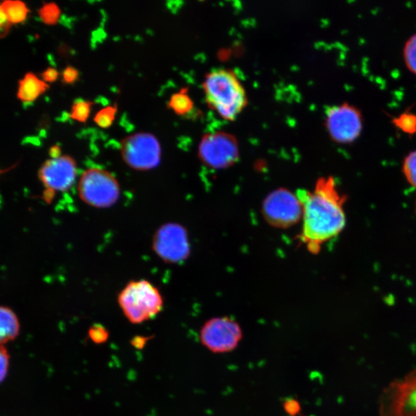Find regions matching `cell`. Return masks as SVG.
<instances>
[{"instance_id": "1", "label": "cell", "mask_w": 416, "mask_h": 416, "mask_svg": "<svg viewBox=\"0 0 416 416\" xmlns=\"http://www.w3.org/2000/svg\"><path fill=\"white\" fill-rule=\"evenodd\" d=\"M297 195L303 207L301 242L309 252L317 253L346 226V198L333 177L318 179L311 192L299 191Z\"/></svg>"}, {"instance_id": "2", "label": "cell", "mask_w": 416, "mask_h": 416, "mask_svg": "<svg viewBox=\"0 0 416 416\" xmlns=\"http://www.w3.org/2000/svg\"><path fill=\"white\" fill-rule=\"evenodd\" d=\"M203 90L208 106L225 121H235L248 103L243 84L229 69L212 70L205 77Z\"/></svg>"}, {"instance_id": "3", "label": "cell", "mask_w": 416, "mask_h": 416, "mask_svg": "<svg viewBox=\"0 0 416 416\" xmlns=\"http://www.w3.org/2000/svg\"><path fill=\"white\" fill-rule=\"evenodd\" d=\"M118 302L127 320L134 324L153 320L164 307L160 291L147 280L129 282L121 291Z\"/></svg>"}, {"instance_id": "4", "label": "cell", "mask_w": 416, "mask_h": 416, "mask_svg": "<svg viewBox=\"0 0 416 416\" xmlns=\"http://www.w3.org/2000/svg\"><path fill=\"white\" fill-rule=\"evenodd\" d=\"M78 194L86 205L96 208H107L118 202L121 187L112 173L99 167L89 168L78 182Z\"/></svg>"}, {"instance_id": "5", "label": "cell", "mask_w": 416, "mask_h": 416, "mask_svg": "<svg viewBox=\"0 0 416 416\" xmlns=\"http://www.w3.org/2000/svg\"><path fill=\"white\" fill-rule=\"evenodd\" d=\"M121 157L136 171H145L157 167L161 161V146L152 134L141 132L127 136L121 142Z\"/></svg>"}, {"instance_id": "6", "label": "cell", "mask_w": 416, "mask_h": 416, "mask_svg": "<svg viewBox=\"0 0 416 416\" xmlns=\"http://www.w3.org/2000/svg\"><path fill=\"white\" fill-rule=\"evenodd\" d=\"M243 339L240 324L229 317L207 320L200 331V342L210 352L225 354L236 350Z\"/></svg>"}, {"instance_id": "7", "label": "cell", "mask_w": 416, "mask_h": 416, "mask_svg": "<svg viewBox=\"0 0 416 416\" xmlns=\"http://www.w3.org/2000/svg\"><path fill=\"white\" fill-rule=\"evenodd\" d=\"M324 123L331 139L337 144H352L360 138L363 129L360 110L349 103L331 107Z\"/></svg>"}, {"instance_id": "8", "label": "cell", "mask_w": 416, "mask_h": 416, "mask_svg": "<svg viewBox=\"0 0 416 416\" xmlns=\"http://www.w3.org/2000/svg\"><path fill=\"white\" fill-rule=\"evenodd\" d=\"M262 213L272 226L288 229L302 219L303 207L298 195L285 189H278L270 193L264 200Z\"/></svg>"}, {"instance_id": "9", "label": "cell", "mask_w": 416, "mask_h": 416, "mask_svg": "<svg viewBox=\"0 0 416 416\" xmlns=\"http://www.w3.org/2000/svg\"><path fill=\"white\" fill-rule=\"evenodd\" d=\"M152 248L157 256L167 263L182 262L190 253L187 231L178 223L163 225L154 233Z\"/></svg>"}, {"instance_id": "10", "label": "cell", "mask_w": 416, "mask_h": 416, "mask_svg": "<svg viewBox=\"0 0 416 416\" xmlns=\"http://www.w3.org/2000/svg\"><path fill=\"white\" fill-rule=\"evenodd\" d=\"M380 406L381 416H416V369L385 390Z\"/></svg>"}, {"instance_id": "11", "label": "cell", "mask_w": 416, "mask_h": 416, "mask_svg": "<svg viewBox=\"0 0 416 416\" xmlns=\"http://www.w3.org/2000/svg\"><path fill=\"white\" fill-rule=\"evenodd\" d=\"M198 155L200 160L208 167H229L238 159V142L233 136L227 133L207 134L200 141Z\"/></svg>"}, {"instance_id": "12", "label": "cell", "mask_w": 416, "mask_h": 416, "mask_svg": "<svg viewBox=\"0 0 416 416\" xmlns=\"http://www.w3.org/2000/svg\"><path fill=\"white\" fill-rule=\"evenodd\" d=\"M75 160L68 155L50 158L44 162L39 171V178L45 188V198L48 200L56 192L70 189L77 176Z\"/></svg>"}, {"instance_id": "13", "label": "cell", "mask_w": 416, "mask_h": 416, "mask_svg": "<svg viewBox=\"0 0 416 416\" xmlns=\"http://www.w3.org/2000/svg\"><path fill=\"white\" fill-rule=\"evenodd\" d=\"M49 88L48 83L44 82L36 74L28 73L19 83L17 97L23 103L34 102L47 92Z\"/></svg>"}, {"instance_id": "14", "label": "cell", "mask_w": 416, "mask_h": 416, "mask_svg": "<svg viewBox=\"0 0 416 416\" xmlns=\"http://www.w3.org/2000/svg\"><path fill=\"white\" fill-rule=\"evenodd\" d=\"M21 324L10 309L0 306V346L14 341L19 334Z\"/></svg>"}, {"instance_id": "15", "label": "cell", "mask_w": 416, "mask_h": 416, "mask_svg": "<svg viewBox=\"0 0 416 416\" xmlns=\"http://www.w3.org/2000/svg\"><path fill=\"white\" fill-rule=\"evenodd\" d=\"M1 10L12 25L23 23L28 19L30 10L28 6L17 0H8L0 4Z\"/></svg>"}, {"instance_id": "16", "label": "cell", "mask_w": 416, "mask_h": 416, "mask_svg": "<svg viewBox=\"0 0 416 416\" xmlns=\"http://www.w3.org/2000/svg\"><path fill=\"white\" fill-rule=\"evenodd\" d=\"M168 107L175 114L179 116H185L189 114L194 109V102L187 91L182 90L180 92L171 96L170 101H169Z\"/></svg>"}, {"instance_id": "17", "label": "cell", "mask_w": 416, "mask_h": 416, "mask_svg": "<svg viewBox=\"0 0 416 416\" xmlns=\"http://www.w3.org/2000/svg\"><path fill=\"white\" fill-rule=\"evenodd\" d=\"M392 123L403 133L412 136L416 134V114L408 110L395 116Z\"/></svg>"}, {"instance_id": "18", "label": "cell", "mask_w": 416, "mask_h": 416, "mask_svg": "<svg viewBox=\"0 0 416 416\" xmlns=\"http://www.w3.org/2000/svg\"><path fill=\"white\" fill-rule=\"evenodd\" d=\"M403 58L407 69L416 75V34L406 41L403 48Z\"/></svg>"}, {"instance_id": "19", "label": "cell", "mask_w": 416, "mask_h": 416, "mask_svg": "<svg viewBox=\"0 0 416 416\" xmlns=\"http://www.w3.org/2000/svg\"><path fill=\"white\" fill-rule=\"evenodd\" d=\"M93 107V103L84 100L76 101L71 107L70 116L73 120L86 123L91 113V108Z\"/></svg>"}, {"instance_id": "20", "label": "cell", "mask_w": 416, "mask_h": 416, "mask_svg": "<svg viewBox=\"0 0 416 416\" xmlns=\"http://www.w3.org/2000/svg\"><path fill=\"white\" fill-rule=\"evenodd\" d=\"M118 113V106L104 107L97 113L94 119L96 125L102 129H107L113 125Z\"/></svg>"}, {"instance_id": "21", "label": "cell", "mask_w": 416, "mask_h": 416, "mask_svg": "<svg viewBox=\"0 0 416 416\" xmlns=\"http://www.w3.org/2000/svg\"><path fill=\"white\" fill-rule=\"evenodd\" d=\"M402 170L408 183L416 188V149L406 156Z\"/></svg>"}, {"instance_id": "22", "label": "cell", "mask_w": 416, "mask_h": 416, "mask_svg": "<svg viewBox=\"0 0 416 416\" xmlns=\"http://www.w3.org/2000/svg\"><path fill=\"white\" fill-rule=\"evenodd\" d=\"M41 21L47 25H54L59 21L61 11L59 6L54 3L45 4L39 11Z\"/></svg>"}, {"instance_id": "23", "label": "cell", "mask_w": 416, "mask_h": 416, "mask_svg": "<svg viewBox=\"0 0 416 416\" xmlns=\"http://www.w3.org/2000/svg\"><path fill=\"white\" fill-rule=\"evenodd\" d=\"M89 337L94 343L101 344L107 341L109 333L105 328L96 324L90 328Z\"/></svg>"}, {"instance_id": "24", "label": "cell", "mask_w": 416, "mask_h": 416, "mask_svg": "<svg viewBox=\"0 0 416 416\" xmlns=\"http://www.w3.org/2000/svg\"><path fill=\"white\" fill-rule=\"evenodd\" d=\"M10 367V355L8 349L0 346V383H2L8 374Z\"/></svg>"}, {"instance_id": "25", "label": "cell", "mask_w": 416, "mask_h": 416, "mask_svg": "<svg viewBox=\"0 0 416 416\" xmlns=\"http://www.w3.org/2000/svg\"><path fill=\"white\" fill-rule=\"evenodd\" d=\"M284 410L291 416H296L301 412L300 403L294 399H287L283 404Z\"/></svg>"}, {"instance_id": "26", "label": "cell", "mask_w": 416, "mask_h": 416, "mask_svg": "<svg viewBox=\"0 0 416 416\" xmlns=\"http://www.w3.org/2000/svg\"><path fill=\"white\" fill-rule=\"evenodd\" d=\"M78 78H79V72L73 67H67L63 71V82L66 84H74L77 81Z\"/></svg>"}, {"instance_id": "27", "label": "cell", "mask_w": 416, "mask_h": 416, "mask_svg": "<svg viewBox=\"0 0 416 416\" xmlns=\"http://www.w3.org/2000/svg\"><path fill=\"white\" fill-rule=\"evenodd\" d=\"M12 25L6 18L4 12L0 10V39H3L10 34Z\"/></svg>"}, {"instance_id": "28", "label": "cell", "mask_w": 416, "mask_h": 416, "mask_svg": "<svg viewBox=\"0 0 416 416\" xmlns=\"http://www.w3.org/2000/svg\"><path fill=\"white\" fill-rule=\"evenodd\" d=\"M59 72H58L57 70L54 67H49L47 70H45L41 74V79L47 83H54L57 81L58 77H59Z\"/></svg>"}, {"instance_id": "29", "label": "cell", "mask_w": 416, "mask_h": 416, "mask_svg": "<svg viewBox=\"0 0 416 416\" xmlns=\"http://www.w3.org/2000/svg\"><path fill=\"white\" fill-rule=\"evenodd\" d=\"M50 154L51 158H55L60 157V156H61V152L60 147L54 146L53 147H51L50 151Z\"/></svg>"}, {"instance_id": "30", "label": "cell", "mask_w": 416, "mask_h": 416, "mask_svg": "<svg viewBox=\"0 0 416 416\" xmlns=\"http://www.w3.org/2000/svg\"><path fill=\"white\" fill-rule=\"evenodd\" d=\"M139 340H140V342H141V341L144 342V340H145V337H139ZM138 346V348L139 349V342H138V343H136L134 344V346Z\"/></svg>"}, {"instance_id": "31", "label": "cell", "mask_w": 416, "mask_h": 416, "mask_svg": "<svg viewBox=\"0 0 416 416\" xmlns=\"http://www.w3.org/2000/svg\"><path fill=\"white\" fill-rule=\"evenodd\" d=\"M0 173H1V172H0Z\"/></svg>"}]
</instances>
